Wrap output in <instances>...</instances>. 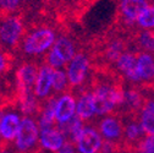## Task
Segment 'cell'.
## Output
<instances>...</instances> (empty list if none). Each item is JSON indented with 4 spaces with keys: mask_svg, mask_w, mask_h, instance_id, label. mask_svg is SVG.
Segmentation results:
<instances>
[{
    "mask_svg": "<svg viewBox=\"0 0 154 153\" xmlns=\"http://www.w3.org/2000/svg\"><path fill=\"white\" fill-rule=\"evenodd\" d=\"M55 42V33L49 27H39L29 32L22 42V49L26 55L35 56L45 53Z\"/></svg>",
    "mask_w": 154,
    "mask_h": 153,
    "instance_id": "6da1fadb",
    "label": "cell"
},
{
    "mask_svg": "<svg viewBox=\"0 0 154 153\" xmlns=\"http://www.w3.org/2000/svg\"><path fill=\"white\" fill-rule=\"evenodd\" d=\"M39 125L32 117H23L15 139V147L20 153H28L39 142Z\"/></svg>",
    "mask_w": 154,
    "mask_h": 153,
    "instance_id": "7a4b0ae2",
    "label": "cell"
},
{
    "mask_svg": "<svg viewBox=\"0 0 154 153\" xmlns=\"http://www.w3.org/2000/svg\"><path fill=\"white\" fill-rule=\"evenodd\" d=\"M23 34V23L16 16H8L0 22V44L14 48L20 43Z\"/></svg>",
    "mask_w": 154,
    "mask_h": 153,
    "instance_id": "3957f363",
    "label": "cell"
},
{
    "mask_svg": "<svg viewBox=\"0 0 154 153\" xmlns=\"http://www.w3.org/2000/svg\"><path fill=\"white\" fill-rule=\"evenodd\" d=\"M88 69H89L88 56L82 53L76 54L73 56V59L69 63L67 71H66L70 86H72V87L81 86L86 80Z\"/></svg>",
    "mask_w": 154,
    "mask_h": 153,
    "instance_id": "277c9868",
    "label": "cell"
},
{
    "mask_svg": "<svg viewBox=\"0 0 154 153\" xmlns=\"http://www.w3.org/2000/svg\"><path fill=\"white\" fill-rule=\"evenodd\" d=\"M99 131L102 136L108 142L122 145V137H124V124L122 119L118 117H106L104 118L99 124ZM124 146V145H122Z\"/></svg>",
    "mask_w": 154,
    "mask_h": 153,
    "instance_id": "5b68a950",
    "label": "cell"
},
{
    "mask_svg": "<svg viewBox=\"0 0 154 153\" xmlns=\"http://www.w3.org/2000/svg\"><path fill=\"white\" fill-rule=\"evenodd\" d=\"M21 115L16 111H4L0 119V139L5 142L15 141L21 125Z\"/></svg>",
    "mask_w": 154,
    "mask_h": 153,
    "instance_id": "8992f818",
    "label": "cell"
},
{
    "mask_svg": "<svg viewBox=\"0 0 154 153\" xmlns=\"http://www.w3.org/2000/svg\"><path fill=\"white\" fill-rule=\"evenodd\" d=\"M75 145L77 146L79 153H98L100 152L103 141L100 135L93 127L85 126Z\"/></svg>",
    "mask_w": 154,
    "mask_h": 153,
    "instance_id": "52a82bcc",
    "label": "cell"
},
{
    "mask_svg": "<svg viewBox=\"0 0 154 153\" xmlns=\"http://www.w3.org/2000/svg\"><path fill=\"white\" fill-rule=\"evenodd\" d=\"M65 141L63 132L57 129V126L42 129L39 132V145L44 151L56 153L65 145Z\"/></svg>",
    "mask_w": 154,
    "mask_h": 153,
    "instance_id": "ba28073f",
    "label": "cell"
},
{
    "mask_svg": "<svg viewBox=\"0 0 154 153\" xmlns=\"http://www.w3.org/2000/svg\"><path fill=\"white\" fill-rule=\"evenodd\" d=\"M53 70L50 66L44 65L39 67L37 80L33 87V92L37 99H45L53 89Z\"/></svg>",
    "mask_w": 154,
    "mask_h": 153,
    "instance_id": "9c48e42d",
    "label": "cell"
},
{
    "mask_svg": "<svg viewBox=\"0 0 154 153\" xmlns=\"http://www.w3.org/2000/svg\"><path fill=\"white\" fill-rule=\"evenodd\" d=\"M137 71L144 88L154 89V59L147 53L137 54Z\"/></svg>",
    "mask_w": 154,
    "mask_h": 153,
    "instance_id": "30bf717a",
    "label": "cell"
},
{
    "mask_svg": "<svg viewBox=\"0 0 154 153\" xmlns=\"http://www.w3.org/2000/svg\"><path fill=\"white\" fill-rule=\"evenodd\" d=\"M76 99L71 94H63L56 99L55 120L57 124H64L75 117Z\"/></svg>",
    "mask_w": 154,
    "mask_h": 153,
    "instance_id": "8fae6325",
    "label": "cell"
},
{
    "mask_svg": "<svg viewBox=\"0 0 154 153\" xmlns=\"http://www.w3.org/2000/svg\"><path fill=\"white\" fill-rule=\"evenodd\" d=\"M147 6L148 4L146 0H121L119 9L121 16L124 17V23L131 25L132 22L137 21L138 16Z\"/></svg>",
    "mask_w": 154,
    "mask_h": 153,
    "instance_id": "7c38bea8",
    "label": "cell"
},
{
    "mask_svg": "<svg viewBox=\"0 0 154 153\" xmlns=\"http://www.w3.org/2000/svg\"><path fill=\"white\" fill-rule=\"evenodd\" d=\"M38 70L33 64H23L18 67L16 72V82H17V91L20 89H32L34 87Z\"/></svg>",
    "mask_w": 154,
    "mask_h": 153,
    "instance_id": "4fadbf2b",
    "label": "cell"
},
{
    "mask_svg": "<svg viewBox=\"0 0 154 153\" xmlns=\"http://www.w3.org/2000/svg\"><path fill=\"white\" fill-rule=\"evenodd\" d=\"M140 123L144 135H154V101L146 99L140 114Z\"/></svg>",
    "mask_w": 154,
    "mask_h": 153,
    "instance_id": "5bb4252c",
    "label": "cell"
},
{
    "mask_svg": "<svg viewBox=\"0 0 154 153\" xmlns=\"http://www.w3.org/2000/svg\"><path fill=\"white\" fill-rule=\"evenodd\" d=\"M56 99L55 97H49L44 105L41 109L39 113V120H38V125L39 129H48L56 126V120H55V108H56Z\"/></svg>",
    "mask_w": 154,
    "mask_h": 153,
    "instance_id": "9a60e30c",
    "label": "cell"
},
{
    "mask_svg": "<svg viewBox=\"0 0 154 153\" xmlns=\"http://www.w3.org/2000/svg\"><path fill=\"white\" fill-rule=\"evenodd\" d=\"M50 49L54 50L57 55H59L65 64H69L73 59V56L76 55L75 54L76 50H75L73 43L71 42L70 38H67L65 36H61L59 38H56L53 47Z\"/></svg>",
    "mask_w": 154,
    "mask_h": 153,
    "instance_id": "2e32d148",
    "label": "cell"
},
{
    "mask_svg": "<svg viewBox=\"0 0 154 153\" xmlns=\"http://www.w3.org/2000/svg\"><path fill=\"white\" fill-rule=\"evenodd\" d=\"M76 115L79 117L82 121L89 120L94 114H95V109H94V102H93V95L92 93H83L81 97L79 98L76 103Z\"/></svg>",
    "mask_w": 154,
    "mask_h": 153,
    "instance_id": "e0dca14e",
    "label": "cell"
},
{
    "mask_svg": "<svg viewBox=\"0 0 154 153\" xmlns=\"http://www.w3.org/2000/svg\"><path fill=\"white\" fill-rule=\"evenodd\" d=\"M134 44L146 52H154V31L144 30L134 33Z\"/></svg>",
    "mask_w": 154,
    "mask_h": 153,
    "instance_id": "ac0fdd59",
    "label": "cell"
},
{
    "mask_svg": "<svg viewBox=\"0 0 154 153\" xmlns=\"http://www.w3.org/2000/svg\"><path fill=\"white\" fill-rule=\"evenodd\" d=\"M69 79L67 73L61 69L53 70V91L55 93L64 92L69 86Z\"/></svg>",
    "mask_w": 154,
    "mask_h": 153,
    "instance_id": "d6986e66",
    "label": "cell"
},
{
    "mask_svg": "<svg viewBox=\"0 0 154 153\" xmlns=\"http://www.w3.org/2000/svg\"><path fill=\"white\" fill-rule=\"evenodd\" d=\"M137 23L141 28H154V5H148L137 18Z\"/></svg>",
    "mask_w": 154,
    "mask_h": 153,
    "instance_id": "ffe728a7",
    "label": "cell"
},
{
    "mask_svg": "<svg viewBox=\"0 0 154 153\" xmlns=\"http://www.w3.org/2000/svg\"><path fill=\"white\" fill-rule=\"evenodd\" d=\"M134 153H154V135L146 136L138 145Z\"/></svg>",
    "mask_w": 154,
    "mask_h": 153,
    "instance_id": "44dd1931",
    "label": "cell"
},
{
    "mask_svg": "<svg viewBox=\"0 0 154 153\" xmlns=\"http://www.w3.org/2000/svg\"><path fill=\"white\" fill-rule=\"evenodd\" d=\"M47 64H48V66H50L51 69H61L63 66H65L66 64L61 60V58L59 55H57L54 50H49V53H48V55H47Z\"/></svg>",
    "mask_w": 154,
    "mask_h": 153,
    "instance_id": "7402d4cb",
    "label": "cell"
},
{
    "mask_svg": "<svg viewBox=\"0 0 154 153\" xmlns=\"http://www.w3.org/2000/svg\"><path fill=\"white\" fill-rule=\"evenodd\" d=\"M22 0H0V10L4 12H14L20 6Z\"/></svg>",
    "mask_w": 154,
    "mask_h": 153,
    "instance_id": "603a6c76",
    "label": "cell"
},
{
    "mask_svg": "<svg viewBox=\"0 0 154 153\" xmlns=\"http://www.w3.org/2000/svg\"><path fill=\"white\" fill-rule=\"evenodd\" d=\"M9 59H8V56L0 50V75L4 73L8 69H9Z\"/></svg>",
    "mask_w": 154,
    "mask_h": 153,
    "instance_id": "cb8c5ba5",
    "label": "cell"
},
{
    "mask_svg": "<svg viewBox=\"0 0 154 153\" xmlns=\"http://www.w3.org/2000/svg\"><path fill=\"white\" fill-rule=\"evenodd\" d=\"M56 153H76L75 148H73V145L70 143V142H65V145L57 151Z\"/></svg>",
    "mask_w": 154,
    "mask_h": 153,
    "instance_id": "d4e9b609",
    "label": "cell"
},
{
    "mask_svg": "<svg viewBox=\"0 0 154 153\" xmlns=\"http://www.w3.org/2000/svg\"><path fill=\"white\" fill-rule=\"evenodd\" d=\"M0 153H11L9 149H2V151H0Z\"/></svg>",
    "mask_w": 154,
    "mask_h": 153,
    "instance_id": "484cf974",
    "label": "cell"
},
{
    "mask_svg": "<svg viewBox=\"0 0 154 153\" xmlns=\"http://www.w3.org/2000/svg\"><path fill=\"white\" fill-rule=\"evenodd\" d=\"M3 113H4L3 110H0V119H2V115H3ZM0 140H2V139H0Z\"/></svg>",
    "mask_w": 154,
    "mask_h": 153,
    "instance_id": "4316f807",
    "label": "cell"
},
{
    "mask_svg": "<svg viewBox=\"0 0 154 153\" xmlns=\"http://www.w3.org/2000/svg\"><path fill=\"white\" fill-rule=\"evenodd\" d=\"M76 2H77V0H76ZM82 2H86V0H82Z\"/></svg>",
    "mask_w": 154,
    "mask_h": 153,
    "instance_id": "83f0119b",
    "label": "cell"
},
{
    "mask_svg": "<svg viewBox=\"0 0 154 153\" xmlns=\"http://www.w3.org/2000/svg\"><path fill=\"white\" fill-rule=\"evenodd\" d=\"M146 2H147V0H146Z\"/></svg>",
    "mask_w": 154,
    "mask_h": 153,
    "instance_id": "f1b7e54d",
    "label": "cell"
}]
</instances>
